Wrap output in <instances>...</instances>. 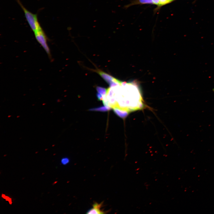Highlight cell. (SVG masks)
<instances>
[{"label": "cell", "instance_id": "obj_5", "mask_svg": "<svg viewBox=\"0 0 214 214\" xmlns=\"http://www.w3.org/2000/svg\"><path fill=\"white\" fill-rule=\"evenodd\" d=\"M103 202L98 203L95 202L92 205V207L86 213V214H104L105 213L101 210V208L103 204Z\"/></svg>", "mask_w": 214, "mask_h": 214}, {"label": "cell", "instance_id": "obj_14", "mask_svg": "<svg viewBox=\"0 0 214 214\" xmlns=\"http://www.w3.org/2000/svg\"><path fill=\"white\" fill-rule=\"evenodd\" d=\"M212 91L214 92V88L212 89Z\"/></svg>", "mask_w": 214, "mask_h": 214}, {"label": "cell", "instance_id": "obj_10", "mask_svg": "<svg viewBox=\"0 0 214 214\" xmlns=\"http://www.w3.org/2000/svg\"><path fill=\"white\" fill-rule=\"evenodd\" d=\"M174 0H160L159 6L166 5L171 2Z\"/></svg>", "mask_w": 214, "mask_h": 214}, {"label": "cell", "instance_id": "obj_6", "mask_svg": "<svg viewBox=\"0 0 214 214\" xmlns=\"http://www.w3.org/2000/svg\"><path fill=\"white\" fill-rule=\"evenodd\" d=\"M113 110L114 112L116 114L121 118H125L129 113L127 111L117 108H114Z\"/></svg>", "mask_w": 214, "mask_h": 214}, {"label": "cell", "instance_id": "obj_11", "mask_svg": "<svg viewBox=\"0 0 214 214\" xmlns=\"http://www.w3.org/2000/svg\"><path fill=\"white\" fill-rule=\"evenodd\" d=\"M69 159L67 157H64L62 158L61 160L62 164L64 165H65L69 163Z\"/></svg>", "mask_w": 214, "mask_h": 214}, {"label": "cell", "instance_id": "obj_3", "mask_svg": "<svg viewBox=\"0 0 214 214\" xmlns=\"http://www.w3.org/2000/svg\"><path fill=\"white\" fill-rule=\"evenodd\" d=\"M34 33L37 40L42 46L48 55L50 56V51L47 44V37L42 29L41 28Z\"/></svg>", "mask_w": 214, "mask_h": 214}, {"label": "cell", "instance_id": "obj_12", "mask_svg": "<svg viewBox=\"0 0 214 214\" xmlns=\"http://www.w3.org/2000/svg\"><path fill=\"white\" fill-rule=\"evenodd\" d=\"M96 96L98 100L102 101L103 100L105 97L103 96L101 94L98 92L96 94Z\"/></svg>", "mask_w": 214, "mask_h": 214}, {"label": "cell", "instance_id": "obj_1", "mask_svg": "<svg viewBox=\"0 0 214 214\" xmlns=\"http://www.w3.org/2000/svg\"><path fill=\"white\" fill-rule=\"evenodd\" d=\"M114 108L128 112L142 109L143 100L138 85L134 82H122V88L114 93ZM113 108V109H114Z\"/></svg>", "mask_w": 214, "mask_h": 214}, {"label": "cell", "instance_id": "obj_7", "mask_svg": "<svg viewBox=\"0 0 214 214\" xmlns=\"http://www.w3.org/2000/svg\"><path fill=\"white\" fill-rule=\"evenodd\" d=\"M153 4L152 0H136L132 2L131 5L135 4Z\"/></svg>", "mask_w": 214, "mask_h": 214}, {"label": "cell", "instance_id": "obj_2", "mask_svg": "<svg viewBox=\"0 0 214 214\" xmlns=\"http://www.w3.org/2000/svg\"><path fill=\"white\" fill-rule=\"evenodd\" d=\"M22 9L26 20L30 28L34 32L42 28L38 21L37 15L27 10L22 4L20 0H16Z\"/></svg>", "mask_w": 214, "mask_h": 214}, {"label": "cell", "instance_id": "obj_13", "mask_svg": "<svg viewBox=\"0 0 214 214\" xmlns=\"http://www.w3.org/2000/svg\"><path fill=\"white\" fill-rule=\"evenodd\" d=\"M153 4L159 6L160 0H152Z\"/></svg>", "mask_w": 214, "mask_h": 214}, {"label": "cell", "instance_id": "obj_9", "mask_svg": "<svg viewBox=\"0 0 214 214\" xmlns=\"http://www.w3.org/2000/svg\"><path fill=\"white\" fill-rule=\"evenodd\" d=\"M96 90L98 92L101 94L103 96H105L108 90V89L97 86L96 87Z\"/></svg>", "mask_w": 214, "mask_h": 214}, {"label": "cell", "instance_id": "obj_8", "mask_svg": "<svg viewBox=\"0 0 214 214\" xmlns=\"http://www.w3.org/2000/svg\"><path fill=\"white\" fill-rule=\"evenodd\" d=\"M111 109V108L110 107L107 106H102L98 108L91 109L90 110L105 111L109 110Z\"/></svg>", "mask_w": 214, "mask_h": 214}, {"label": "cell", "instance_id": "obj_4", "mask_svg": "<svg viewBox=\"0 0 214 214\" xmlns=\"http://www.w3.org/2000/svg\"><path fill=\"white\" fill-rule=\"evenodd\" d=\"M92 70L98 73L109 85L113 82H119L120 81L99 69Z\"/></svg>", "mask_w": 214, "mask_h": 214}]
</instances>
